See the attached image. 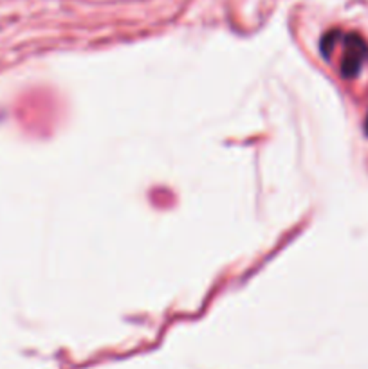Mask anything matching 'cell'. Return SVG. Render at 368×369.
Wrapping results in <instances>:
<instances>
[{
	"label": "cell",
	"instance_id": "cell-1",
	"mask_svg": "<svg viewBox=\"0 0 368 369\" xmlns=\"http://www.w3.org/2000/svg\"><path fill=\"white\" fill-rule=\"evenodd\" d=\"M345 56L341 60V74L345 78H354L361 70V65L368 56V47L364 40L357 35L343 36Z\"/></svg>",
	"mask_w": 368,
	"mask_h": 369
}]
</instances>
